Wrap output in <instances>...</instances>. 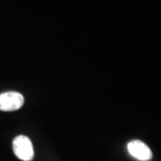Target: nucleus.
I'll list each match as a JSON object with an SVG mask.
<instances>
[{"instance_id": "obj_1", "label": "nucleus", "mask_w": 161, "mask_h": 161, "mask_svg": "<svg viewBox=\"0 0 161 161\" xmlns=\"http://www.w3.org/2000/svg\"><path fill=\"white\" fill-rule=\"evenodd\" d=\"M14 155L23 161H31L34 158V150L31 141L25 135H19L13 142Z\"/></svg>"}, {"instance_id": "obj_2", "label": "nucleus", "mask_w": 161, "mask_h": 161, "mask_svg": "<svg viewBox=\"0 0 161 161\" xmlns=\"http://www.w3.org/2000/svg\"><path fill=\"white\" fill-rule=\"evenodd\" d=\"M24 104L23 96L16 92H7L0 94V110L15 111L20 109Z\"/></svg>"}, {"instance_id": "obj_3", "label": "nucleus", "mask_w": 161, "mask_h": 161, "mask_svg": "<svg viewBox=\"0 0 161 161\" xmlns=\"http://www.w3.org/2000/svg\"><path fill=\"white\" fill-rule=\"evenodd\" d=\"M127 150L130 155L141 161H149L152 158V152L143 142L133 140L127 144Z\"/></svg>"}]
</instances>
